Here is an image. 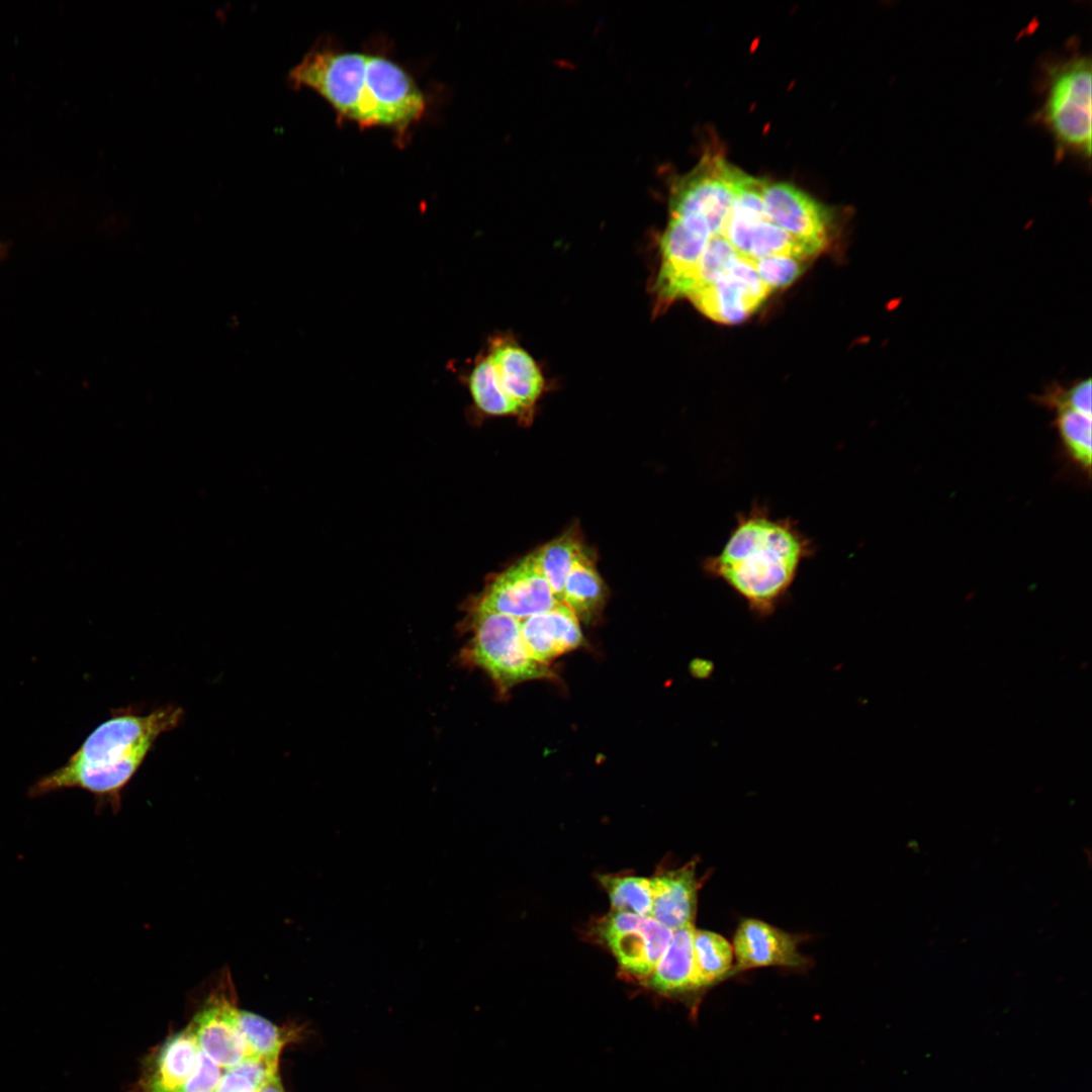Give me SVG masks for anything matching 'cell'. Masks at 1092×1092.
Segmentation results:
<instances>
[{"label": "cell", "mask_w": 1092, "mask_h": 1092, "mask_svg": "<svg viewBox=\"0 0 1092 1092\" xmlns=\"http://www.w3.org/2000/svg\"><path fill=\"white\" fill-rule=\"evenodd\" d=\"M799 941V937L764 921L744 919L733 938L736 966L732 973L758 967H804L807 960L798 950Z\"/></svg>", "instance_id": "12"}, {"label": "cell", "mask_w": 1092, "mask_h": 1092, "mask_svg": "<svg viewBox=\"0 0 1092 1092\" xmlns=\"http://www.w3.org/2000/svg\"><path fill=\"white\" fill-rule=\"evenodd\" d=\"M769 291L752 262L737 256L717 281L693 291L688 298L710 318L736 324L753 312Z\"/></svg>", "instance_id": "10"}, {"label": "cell", "mask_w": 1092, "mask_h": 1092, "mask_svg": "<svg viewBox=\"0 0 1092 1092\" xmlns=\"http://www.w3.org/2000/svg\"><path fill=\"white\" fill-rule=\"evenodd\" d=\"M582 553V544L574 533H565L532 553L558 603H562L567 575Z\"/></svg>", "instance_id": "21"}, {"label": "cell", "mask_w": 1092, "mask_h": 1092, "mask_svg": "<svg viewBox=\"0 0 1092 1092\" xmlns=\"http://www.w3.org/2000/svg\"><path fill=\"white\" fill-rule=\"evenodd\" d=\"M815 550L793 519L775 517L766 506L754 503L736 516L721 550L703 566L741 599L752 616L763 620L788 599L801 565Z\"/></svg>", "instance_id": "1"}, {"label": "cell", "mask_w": 1092, "mask_h": 1092, "mask_svg": "<svg viewBox=\"0 0 1092 1092\" xmlns=\"http://www.w3.org/2000/svg\"><path fill=\"white\" fill-rule=\"evenodd\" d=\"M520 624L514 617L471 606L462 621L469 638L458 654L459 662L484 671L502 696L521 682L552 676L547 665L528 653Z\"/></svg>", "instance_id": "5"}, {"label": "cell", "mask_w": 1092, "mask_h": 1092, "mask_svg": "<svg viewBox=\"0 0 1092 1092\" xmlns=\"http://www.w3.org/2000/svg\"><path fill=\"white\" fill-rule=\"evenodd\" d=\"M818 252L815 247L764 219L752 233L748 260L755 261L769 256H791L807 260Z\"/></svg>", "instance_id": "24"}, {"label": "cell", "mask_w": 1092, "mask_h": 1092, "mask_svg": "<svg viewBox=\"0 0 1092 1092\" xmlns=\"http://www.w3.org/2000/svg\"><path fill=\"white\" fill-rule=\"evenodd\" d=\"M258 1092H284L278 1073L266 1082Z\"/></svg>", "instance_id": "32"}, {"label": "cell", "mask_w": 1092, "mask_h": 1092, "mask_svg": "<svg viewBox=\"0 0 1092 1092\" xmlns=\"http://www.w3.org/2000/svg\"><path fill=\"white\" fill-rule=\"evenodd\" d=\"M231 989L230 974L224 972L219 987L188 1026L199 1051L225 1071L249 1057Z\"/></svg>", "instance_id": "9"}, {"label": "cell", "mask_w": 1092, "mask_h": 1092, "mask_svg": "<svg viewBox=\"0 0 1092 1092\" xmlns=\"http://www.w3.org/2000/svg\"><path fill=\"white\" fill-rule=\"evenodd\" d=\"M1033 401L1053 412L1073 408L1092 415L1091 378L1078 379L1069 386L1053 382L1042 393L1033 396Z\"/></svg>", "instance_id": "26"}, {"label": "cell", "mask_w": 1092, "mask_h": 1092, "mask_svg": "<svg viewBox=\"0 0 1092 1092\" xmlns=\"http://www.w3.org/2000/svg\"><path fill=\"white\" fill-rule=\"evenodd\" d=\"M597 931L621 968L641 978L651 974L672 934L650 916L617 911L600 920Z\"/></svg>", "instance_id": "7"}, {"label": "cell", "mask_w": 1092, "mask_h": 1092, "mask_svg": "<svg viewBox=\"0 0 1092 1092\" xmlns=\"http://www.w3.org/2000/svg\"><path fill=\"white\" fill-rule=\"evenodd\" d=\"M654 918L670 930L694 924L697 910L696 863L655 875L650 879Z\"/></svg>", "instance_id": "14"}, {"label": "cell", "mask_w": 1092, "mask_h": 1092, "mask_svg": "<svg viewBox=\"0 0 1092 1092\" xmlns=\"http://www.w3.org/2000/svg\"><path fill=\"white\" fill-rule=\"evenodd\" d=\"M290 79L314 90L341 117L363 127L388 126L403 133L426 107L414 79L382 56L312 50L291 70Z\"/></svg>", "instance_id": "2"}, {"label": "cell", "mask_w": 1092, "mask_h": 1092, "mask_svg": "<svg viewBox=\"0 0 1092 1092\" xmlns=\"http://www.w3.org/2000/svg\"><path fill=\"white\" fill-rule=\"evenodd\" d=\"M520 628L528 653L544 665L583 641L578 618L563 603L521 620Z\"/></svg>", "instance_id": "13"}, {"label": "cell", "mask_w": 1092, "mask_h": 1092, "mask_svg": "<svg viewBox=\"0 0 1092 1092\" xmlns=\"http://www.w3.org/2000/svg\"><path fill=\"white\" fill-rule=\"evenodd\" d=\"M557 604L549 583L530 554L494 575L468 606L523 620Z\"/></svg>", "instance_id": "8"}, {"label": "cell", "mask_w": 1092, "mask_h": 1092, "mask_svg": "<svg viewBox=\"0 0 1092 1092\" xmlns=\"http://www.w3.org/2000/svg\"><path fill=\"white\" fill-rule=\"evenodd\" d=\"M238 1021L249 1057L278 1061L286 1041L283 1030L268 1019L245 1010H239Z\"/></svg>", "instance_id": "25"}, {"label": "cell", "mask_w": 1092, "mask_h": 1092, "mask_svg": "<svg viewBox=\"0 0 1092 1092\" xmlns=\"http://www.w3.org/2000/svg\"><path fill=\"white\" fill-rule=\"evenodd\" d=\"M506 393L528 414L544 388L542 373L534 359L523 348L512 343H499L489 355Z\"/></svg>", "instance_id": "15"}, {"label": "cell", "mask_w": 1092, "mask_h": 1092, "mask_svg": "<svg viewBox=\"0 0 1092 1092\" xmlns=\"http://www.w3.org/2000/svg\"><path fill=\"white\" fill-rule=\"evenodd\" d=\"M184 711L166 705L143 713L132 707L111 712L83 741L67 762L39 778L29 789L30 798L65 789L91 793L100 808L117 811L121 795L135 776L158 738L181 722Z\"/></svg>", "instance_id": "3"}, {"label": "cell", "mask_w": 1092, "mask_h": 1092, "mask_svg": "<svg viewBox=\"0 0 1092 1092\" xmlns=\"http://www.w3.org/2000/svg\"><path fill=\"white\" fill-rule=\"evenodd\" d=\"M1054 414L1053 426L1058 432L1063 452L1068 461L1090 479L1092 415L1073 408L1059 410Z\"/></svg>", "instance_id": "18"}, {"label": "cell", "mask_w": 1092, "mask_h": 1092, "mask_svg": "<svg viewBox=\"0 0 1092 1092\" xmlns=\"http://www.w3.org/2000/svg\"><path fill=\"white\" fill-rule=\"evenodd\" d=\"M604 584L593 561L583 553L577 558L564 583L562 603L577 618L588 620L602 606Z\"/></svg>", "instance_id": "19"}, {"label": "cell", "mask_w": 1092, "mask_h": 1092, "mask_svg": "<svg viewBox=\"0 0 1092 1092\" xmlns=\"http://www.w3.org/2000/svg\"><path fill=\"white\" fill-rule=\"evenodd\" d=\"M231 1070L244 1075L260 1089L278 1073V1061L259 1057H247Z\"/></svg>", "instance_id": "30"}, {"label": "cell", "mask_w": 1092, "mask_h": 1092, "mask_svg": "<svg viewBox=\"0 0 1092 1092\" xmlns=\"http://www.w3.org/2000/svg\"><path fill=\"white\" fill-rule=\"evenodd\" d=\"M1091 75V57L1076 37L1037 64L1039 104L1032 120L1050 133L1058 161L1068 157L1090 161Z\"/></svg>", "instance_id": "4"}, {"label": "cell", "mask_w": 1092, "mask_h": 1092, "mask_svg": "<svg viewBox=\"0 0 1092 1092\" xmlns=\"http://www.w3.org/2000/svg\"><path fill=\"white\" fill-rule=\"evenodd\" d=\"M694 924L672 931L669 943L648 978V986L663 994L696 989Z\"/></svg>", "instance_id": "16"}, {"label": "cell", "mask_w": 1092, "mask_h": 1092, "mask_svg": "<svg viewBox=\"0 0 1092 1092\" xmlns=\"http://www.w3.org/2000/svg\"><path fill=\"white\" fill-rule=\"evenodd\" d=\"M762 201L766 219L819 251L823 250L830 222L824 205L787 182L765 181Z\"/></svg>", "instance_id": "11"}, {"label": "cell", "mask_w": 1092, "mask_h": 1092, "mask_svg": "<svg viewBox=\"0 0 1092 1092\" xmlns=\"http://www.w3.org/2000/svg\"><path fill=\"white\" fill-rule=\"evenodd\" d=\"M198 1053L189 1027L171 1036L158 1054L148 1092H176L194 1070Z\"/></svg>", "instance_id": "17"}, {"label": "cell", "mask_w": 1092, "mask_h": 1092, "mask_svg": "<svg viewBox=\"0 0 1092 1092\" xmlns=\"http://www.w3.org/2000/svg\"><path fill=\"white\" fill-rule=\"evenodd\" d=\"M752 264L770 291L791 284L805 267L804 259L791 256L764 257L752 261Z\"/></svg>", "instance_id": "28"}, {"label": "cell", "mask_w": 1092, "mask_h": 1092, "mask_svg": "<svg viewBox=\"0 0 1092 1092\" xmlns=\"http://www.w3.org/2000/svg\"><path fill=\"white\" fill-rule=\"evenodd\" d=\"M221 1076L219 1066L199 1051L194 1070L176 1092H214Z\"/></svg>", "instance_id": "29"}, {"label": "cell", "mask_w": 1092, "mask_h": 1092, "mask_svg": "<svg viewBox=\"0 0 1092 1092\" xmlns=\"http://www.w3.org/2000/svg\"><path fill=\"white\" fill-rule=\"evenodd\" d=\"M696 987H707L728 976L732 968L733 948L721 935L708 930H695L693 941Z\"/></svg>", "instance_id": "20"}, {"label": "cell", "mask_w": 1092, "mask_h": 1092, "mask_svg": "<svg viewBox=\"0 0 1092 1092\" xmlns=\"http://www.w3.org/2000/svg\"><path fill=\"white\" fill-rule=\"evenodd\" d=\"M737 256L724 237L719 235L710 238L696 266L692 292L717 281Z\"/></svg>", "instance_id": "27"}, {"label": "cell", "mask_w": 1092, "mask_h": 1092, "mask_svg": "<svg viewBox=\"0 0 1092 1092\" xmlns=\"http://www.w3.org/2000/svg\"><path fill=\"white\" fill-rule=\"evenodd\" d=\"M740 170L720 156H707L670 188V216H693L712 237L721 235L731 209Z\"/></svg>", "instance_id": "6"}, {"label": "cell", "mask_w": 1092, "mask_h": 1092, "mask_svg": "<svg viewBox=\"0 0 1092 1092\" xmlns=\"http://www.w3.org/2000/svg\"><path fill=\"white\" fill-rule=\"evenodd\" d=\"M258 1090L247 1077L229 1070L222 1074L214 1092H258Z\"/></svg>", "instance_id": "31"}, {"label": "cell", "mask_w": 1092, "mask_h": 1092, "mask_svg": "<svg viewBox=\"0 0 1092 1092\" xmlns=\"http://www.w3.org/2000/svg\"><path fill=\"white\" fill-rule=\"evenodd\" d=\"M599 880L608 893L613 911L641 916L651 915L650 879L636 876L600 875Z\"/></svg>", "instance_id": "23"}, {"label": "cell", "mask_w": 1092, "mask_h": 1092, "mask_svg": "<svg viewBox=\"0 0 1092 1092\" xmlns=\"http://www.w3.org/2000/svg\"><path fill=\"white\" fill-rule=\"evenodd\" d=\"M468 381L472 398L481 412L490 416L523 415L504 390L489 356L474 366Z\"/></svg>", "instance_id": "22"}]
</instances>
